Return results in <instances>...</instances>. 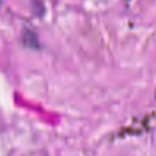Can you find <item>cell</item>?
<instances>
[{
	"label": "cell",
	"instance_id": "cell-1",
	"mask_svg": "<svg viewBox=\"0 0 156 156\" xmlns=\"http://www.w3.org/2000/svg\"><path fill=\"white\" fill-rule=\"evenodd\" d=\"M0 4H1V0H0Z\"/></svg>",
	"mask_w": 156,
	"mask_h": 156
}]
</instances>
